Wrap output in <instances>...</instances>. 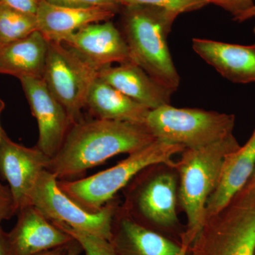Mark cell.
Instances as JSON below:
<instances>
[{"label":"cell","mask_w":255,"mask_h":255,"mask_svg":"<svg viewBox=\"0 0 255 255\" xmlns=\"http://www.w3.org/2000/svg\"><path fill=\"white\" fill-rule=\"evenodd\" d=\"M157 140L145 124L95 119L70 127L47 170L58 180H70L111 157L130 154Z\"/></svg>","instance_id":"obj_1"},{"label":"cell","mask_w":255,"mask_h":255,"mask_svg":"<svg viewBox=\"0 0 255 255\" xmlns=\"http://www.w3.org/2000/svg\"><path fill=\"white\" fill-rule=\"evenodd\" d=\"M122 31L132 61L163 86L177 91L180 77L167 38L179 14L149 5L122 6Z\"/></svg>","instance_id":"obj_2"},{"label":"cell","mask_w":255,"mask_h":255,"mask_svg":"<svg viewBox=\"0 0 255 255\" xmlns=\"http://www.w3.org/2000/svg\"><path fill=\"white\" fill-rule=\"evenodd\" d=\"M241 146L232 134L204 147L185 149L176 162L174 168L180 176L179 199L187 218L182 240L189 246L205 223L206 204L219 184L226 159Z\"/></svg>","instance_id":"obj_3"},{"label":"cell","mask_w":255,"mask_h":255,"mask_svg":"<svg viewBox=\"0 0 255 255\" xmlns=\"http://www.w3.org/2000/svg\"><path fill=\"white\" fill-rule=\"evenodd\" d=\"M185 149L184 146L157 139L110 168L77 180H58V185L82 208L97 212L144 169L159 164L174 168V156Z\"/></svg>","instance_id":"obj_4"},{"label":"cell","mask_w":255,"mask_h":255,"mask_svg":"<svg viewBox=\"0 0 255 255\" xmlns=\"http://www.w3.org/2000/svg\"><path fill=\"white\" fill-rule=\"evenodd\" d=\"M189 255H255V189L244 187L206 219Z\"/></svg>","instance_id":"obj_5"},{"label":"cell","mask_w":255,"mask_h":255,"mask_svg":"<svg viewBox=\"0 0 255 255\" xmlns=\"http://www.w3.org/2000/svg\"><path fill=\"white\" fill-rule=\"evenodd\" d=\"M235 122L233 114L167 105L150 110L145 125L156 138L190 149L232 135Z\"/></svg>","instance_id":"obj_6"},{"label":"cell","mask_w":255,"mask_h":255,"mask_svg":"<svg viewBox=\"0 0 255 255\" xmlns=\"http://www.w3.org/2000/svg\"><path fill=\"white\" fill-rule=\"evenodd\" d=\"M30 204L50 222L63 223L74 229L112 241V225L118 209L117 203L111 201L100 211L90 212L61 191L57 178L47 169L37 180Z\"/></svg>","instance_id":"obj_7"},{"label":"cell","mask_w":255,"mask_h":255,"mask_svg":"<svg viewBox=\"0 0 255 255\" xmlns=\"http://www.w3.org/2000/svg\"><path fill=\"white\" fill-rule=\"evenodd\" d=\"M98 71L59 42L49 41L43 80L66 110L72 126L83 120L82 111Z\"/></svg>","instance_id":"obj_8"},{"label":"cell","mask_w":255,"mask_h":255,"mask_svg":"<svg viewBox=\"0 0 255 255\" xmlns=\"http://www.w3.org/2000/svg\"><path fill=\"white\" fill-rule=\"evenodd\" d=\"M50 157L38 147L13 141L3 132L0 142V175L7 182L18 211L31 205L30 196Z\"/></svg>","instance_id":"obj_9"},{"label":"cell","mask_w":255,"mask_h":255,"mask_svg":"<svg viewBox=\"0 0 255 255\" xmlns=\"http://www.w3.org/2000/svg\"><path fill=\"white\" fill-rule=\"evenodd\" d=\"M62 43L98 72L113 63L132 61L123 33L110 20L87 25Z\"/></svg>","instance_id":"obj_10"},{"label":"cell","mask_w":255,"mask_h":255,"mask_svg":"<svg viewBox=\"0 0 255 255\" xmlns=\"http://www.w3.org/2000/svg\"><path fill=\"white\" fill-rule=\"evenodd\" d=\"M32 115L36 119V147L48 157L57 153L72 127L66 110L52 95L43 78L20 79Z\"/></svg>","instance_id":"obj_11"},{"label":"cell","mask_w":255,"mask_h":255,"mask_svg":"<svg viewBox=\"0 0 255 255\" xmlns=\"http://www.w3.org/2000/svg\"><path fill=\"white\" fill-rule=\"evenodd\" d=\"M129 191L126 211L161 226H172L177 221V179L164 173L140 181Z\"/></svg>","instance_id":"obj_12"},{"label":"cell","mask_w":255,"mask_h":255,"mask_svg":"<svg viewBox=\"0 0 255 255\" xmlns=\"http://www.w3.org/2000/svg\"><path fill=\"white\" fill-rule=\"evenodd\" d=\"M17 214V222L7 233L10 255H38L75 241L35 206H26Z\"/></svg>","instance_id":"obj_13"},{"label":"cell","mask_w":255,"mask_h":255,"mask_svg":"<svg viewBox=\"0 0 255 255\" xmlns=\"http://www.w3.org/2000/svg\"><path fill=\"white\" fill-rule=\"evenodd\" d=\"M118 11L107 6L69 7L41 0L36 13L38 31L48 41L63 43L87 25L110 21Z\"/></svg>","instance_id":"obj_14"},{"label":"cell","mask_w":255,"mask_h":255,"mask_svg":"<svg viewBox=\"0 0 255 255\" xmlns=\"http://www.w3.org/2000/svg\"><path fill=\"white\" fill-rule=\"evenodd\" d=\"M98 78L150 110L170 105L174 93L133 61L102 69Z\"/></svg>","instance_id":"obj_15"},{"label":"cell","mask_w":255,"mask_h":255,"mask_svg":"<svg viewBox=\"0 0 255 255\" xmlns=\"http://www.w3.org/2000/svg\"><path fill=\"white\" fill-rule=\"evenodd\" d=\"M192 48L229 81L237 84L255 82V44L243 46L194 38Z\"/></svg>","instance_id":"obj_16"},{"label":"cell","mask_w":255,"mask_h":255,"mask_svg":"<svg viewBox=\"0 0 255 255\" xmlns=\"http://www.w3.org/2000/svg\"><path fill=\"white\" fill-rule=\"evenodd\" d=\"M255 169V128L246 145L226 159L219 184L206 204V217L217 214L227 206L246 185Z\"/></svg>","instance_id":"obj_17"},{"label":"cell","mask_w":255,"mask_h":255,"mask_svg":"<svg viewBox=\"0 0 255 255\" xmlns=\"http://www.w3.org/2000/svg\"><path fill=\"white\" fill-rule=\"evenodd\" d=\"M48 43L41 32L0 44V74L23 78H43Z\"/></svg>","instance_id":"obj_18"},{"label":"cell","mask_w":255,"mask_h":255,"mask_svg":"<svg viewBox=\"0 0 255 255\" xmlns=\"http://www.w3.org/2000/svg\"><path fill=\"white\" fill-rule=\"evenodd\" d=\"M85 109L95 119L140 124H145L150 111L98 76L89 90Z\"/></svg>","instance_id":"obj_19"},{"label":"cell","mask_w":255,"mask_h":255,"mask_svg":"<svg viewBox=\"0 0 255 255\" xmlns=\"http://www.w3.org/2000/svg\"><path fill=\"white\" fill-rule=\"evenodd\" d=\"M118 210V209H117ZM115 214L117 234H112V243L118 255H177L180 251L169 240L162 237L141 223L137 222L127 213Z\"/></svg>","instance_id":"obj_20"},{"label":"cell","mask_w":255,"mask_h":255,"mask_svg":"<svg viewBox=\"0 0 255 255\" xmlns=\"http://www.w3.org/2000/svg\"><path fill=\"white\" fill-rule=\"evenodd\" d=\"M36 31H38L36 15L0 4V44L17 41Z\"/></svg>","instance_id":"obj_21"},{"label":"cell","mask_w":255,"mask_h":255,"mask_svg":"<svg viewBox=\"0 0 255 255\" xmlns=\"http://www.w3.org/2000/svg\"><path fill=\"white\" fill-rule=\"evenodd\" d=\"M68 233L80 245L86 255H118L112 242L105 238L78 231L61 222H52Z\"/></svg>","instance_id":"obj_22"},{"label":"cell","mask_w":255,"mask_h":255,"mask_svg":"<svg viewBox=\"0 0 255 255\" xmlns=\"http://www.w3.org/2000/svg\"><path fill=\"white\" fill-rule=\"evenodd\" d=\"M121 6L128 5H149L177 13L191 12L209 4L208 0H116Z\"/></svg>","instance_id":"obj_23"},{"label":"cell","mask_w":255,"mask_h":255,"mask_svg":"<svg viewBox=\"0 0 255 255\" xmlns=\"http://www.w3.org/2000/svg\"><path fill=\"white\" fill-rule=\"evenodd\" d=\"M50 4L69 7L87 8L95 6H107L120 9L122 6L116 0H45Z\"/></svg>","instance_id":"obj_24"},{"label":"cell","mask_w":255,"mask_h":255,"mask_svg":"<svg viewBox=\"0 0 255 255\" xmlns=\"http://www.w3.org/2000/svg\"><path fill=\"white\" fill-rule=\"evenodd\" d=\"M16 214L17 210L9 187L0 182V226L2 221L11 219Z\"/></svg>","instance_id":"obj_25"},{"label":"cell","mask_w":255,"mask_h":255,"mask_svg":"<svg viewBox=\"0 0 255 255\" xmlns=\"http://www.w3.org/2000/svg\"><path fill=\"white\" fill-rule=\"evenodd\" d=\"M255 0H208L209 4H213L222 8L233 16L241 14L254 6Z\"/></svg>","instance_id":"obj_26"},{"label":"cell","mask_w":255,"mask_h":255,"mask_svg":"<svg viewBox=\"0 0 255 255\" xmlns=\"http://www.w3.org/2000/svg\"><path fill=\"white\" fill-rule=\"evenodd\" d=\"M41 1V0H0V4L21 12L36 15Z\"/></svg>","instance_id":"obj_27"},{"label":"cell","mask_w":255,"mask_h":255,"mask_svg":"<svg viewBox=\"0 0 255 255\" xmlns=\"http://www.w3.org/2000/svg\"><path fill=\"white\" fill-rule=\"evenodd\" d=\"M0 255H10L7 233L0 226Z\"/></svg>","instance_id":"obj_28"},{"label":"cell","mask_w":255,"mask_h":255,"mask_svg":"<svg viewBox=\"0 0 255 255\" xmlns=\"http://www.w3.org/2000/svg\"><path fill=\"white\" fill-rule=\"evenodd\" d=\"M253 18H255V4L254 6H252L251 8H250L249 9L233 16V20L238 21V22L241 23Z\"/></svg>","instance_id":"obj_29"},{"label":"cell","mask_w":255,"mask_h":255,"mask_svg":"<svg viewBox=\"0 0 255 255\" xmlns=\"http://www.w3.org/2000/svg\"><path fill=\"white\" fill-rule=\"evenodd\" d=\"M70 244H71V243H70ZM70 244L68 245V246H62L60 247V248L50 250V251L45 252V253H41V254L38 255H67Z\"/></svg>","instance_id":"obj_30"},{"label":"cell","mask_w":255,"mask_h":255,"mask_svg":"<svg viewBox=\"0 0 255 255\" xmlns=\"http://www.w3.org/2000/svg\"><path fill=\"white\" fill-rule=\"evenodd\" d=\"M82 248L76 241H74L69 247L68 254L67 255H79Z\"/></svg>","instance_id":"obj_31"},{"label":"cell","mask_w":255,"mask_h":255,"mask_svg":"<svg viewBox=\"0 0 255 255\" xmlns=\"http://www.w3.org/2000/svg\"><path fill=\"white\" fill-rule=\"evenodd\" d=\"M189 245L187 242L183 241L182 246L180 247V251L177 255H187L188 250H189Z\"/></svg>","instance_id":"obj_32"},{"label":"cell","mask_w":255,"mask_h":255,"mask_svg":"<svg viewBox=\"0 0 255 255\" xmlns=\"http://www.w3.org/2000/svg\"><path fill=\"white\" fill-rule=\"evenodd\" d=\"M5 108V104L4 101L1 100L0 98V117H1V114L2 113L3 110H4ZM4 132V129L2 128L1 127V124H0V142L1 141V138H2L3 132Z\"/></svg>","instance_id":"obj_33"},{"label":"cell","mask_w":255,"mask_h":255,"mask_svg":"<svg viewBox=\"0 0 255 255\" xmlns=\"http://www.w3.org/2000/svg\"><path fill=\"white\" fill-rule=\"evenodd\" d=\"M245 187L248 188V189H255V169L251 179H249Z\"/></svg>","instance_id":"obj_34"},{"label":"cell","mask_w":255,"mask_h":255,"mask_svg":"<svg viewBox=\"0 0 255 255\" xmlns=\"http://www.w3.org/2000/svg\"><path fill=\"white\" fill-rule=\"evenodd\" d=\"M253 31H254V33L255 34V26H254V28H253Z\"/></svg>","instance_id":"obj_35"}]
</instances>
